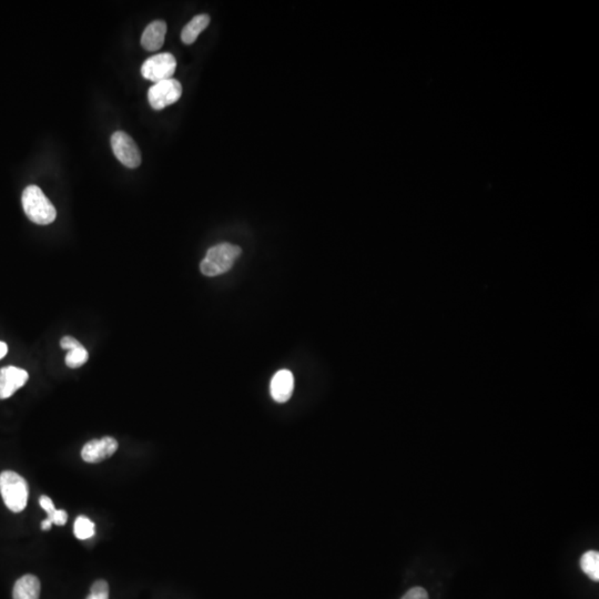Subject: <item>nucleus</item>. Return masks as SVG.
I'll list each match as a JSON object with an SVG mask.
<instances>
[{
	"instance_id": "5",
	"label": "nucleus",
	"mask_w": 599,
	"mask_h": 599,
	"mask_svg": "<svg viewBox=\"0 0 599 599\" xmlns=\"http://www.w3.org/2000/svg\"><path fill=\"white\" fill-rule=\"evenodd\" d=\"M182 95V86L178 80H164L157 82L148 91V100L152 109L162 110L174 105Z\"/></svg>"
},
{
	"instance_id": "19",
	"label": "nucleus",
	"mask_w": 599,
	"mask_h": 599,
	"mask_svg": "<svg viewBox=\"0 0 599 599\" xmlns=\"http://www.w3.org/2000/svg\"><path fill=\"white\" fill-rule=\"evenodd\" d=\"M82 345L78 340L72 337H64L60 340V347L66 351H70V349H76V347H82Z\"/></svg>"
},
{
	"instance_id": "12",
	"label": "nucleus",
	"mask_w": 599,
	"mask_h": 599,
	"mask_svg": "<svg viewBox=\"0 0 599 599\" xmlns=\"http://www.w3.org/2000/svg\"><path fill=\"white\" fill-rule=\"evenodd\" d=\"M210 23V17L206 13L198 15L192 19L188 25L182 29L181 40L184 44L191 45L194 44L196 38L199 37L200 33L207 28Z\"/></svg>"
},
{
	"instance_id": "15",
	"label": "nucleus",
	"mask_w": 599,
	"mask_h": 599,
	"mask_svg": "<svg viewBox=\"0 0 599 599\" xmlns=\"http://www.w3.org/2000/svg\"><path fill=\"white\" fill-rule=\"evenodd\" d=\"M88 359H89V354H88L87 349H84V345H82V347L68 351L65 362H66L67 366L70 367V369H78V367H82V365L86 364Z\"/></svg>"
},
{
	"instance_id": "3",
	"label": "nucleus",
	"mask_w": 599,
	"mask_h": 599,
	"mask_svg": "<svg viewBox=\"0 0 599 599\" xmlns=\"http://www.w3.org/2000/svg\"><path fill=\"white\" fill-rule=\"evenodd\" d=\"M0 494L11 512L21 513L27 506L28 485L21 475L5 471L0 474Z\"/></svg>"
},
{
	"instance_id": "4",
	"label": "nucleus",
	"mask_w": 599,
	"mask_h": 599,
	"mask_svg": "<svg viewBox=\"0 0 599 599\" xmlns=\"http://www.w3.org/2000/svg\"><path fill=\"white\" fill-rule=\"evenodd\" d=\"M176 69L177 60L174 55L164 52L147 59L141 67V74L145 79L157 84L171 79Z\"/></svg>"
},
{
	"instance_id": "18",
	"label": "nucleus",
	"mask_w": 599,
	"mask_h": 599,
	"mask_svg": "<svg viewBox=\"0 0 599 599\" xmlns=\"http://www.w3.org/2000/svg\"><path fill=\"white\" fill-rule=\"evenodd\" d=\"M402 599H429V594L422 587H414L410 589Z\"/></svg>"
},
{
	"instance_id": "2",
	"label": "nucleus",
	"mask_w": 599,
	"mask_h": 599,
	"mask_svg": "<svg viewBox=\"0 0 599 599\" xmlns=\"http://www.w3.org/2000/svg\"><path fill=\"white\" fill-rule=\"evenodd\" d=\"M241 249L230 243H220L210 247L200 264L202 274L217 276L228 272L241 255Z\"/></svg>"
},
{
	"instance_id": "7",
	"label": "nucleus",
	"mask_w": 599,
	"mask_h": 599,
	"mask_svg": "<svg viewBox=\"0 0 599 599\" xmlns=\"http://www.w3.org/2000/svg\"><path fill=\"white\" fill-rule=\"evenodd\" d=\"M118 449V442L111 436L100 440H92L82 447V457L84 461L96 464L105 461L115 454Z\"/></svg>"
},
{
	"instance_id": "10",
	"label": "nucleus",
	"mask_w": 599,
	"mask_h": 599,
	"mask_svg": "<svg viewBox=\"0 0 599 599\" xmlns=\"http://www.w3.org/2000/svg\"><path fill=\"white\" fill-rule=\"evenodd\" d=\"M167 23L157 21L147 26L141 37V46L148 51L159 50L164 46L166 38Z\"/></svg>"
},
{
	"instance_id": "16",
	"label": "nucleus",
	"mask_w": 599,
	"mask_h": 599,
	"mask_svg": "<svg viewBox=\"0 0 599 599\" xmlns=\"http://www.w3.org/2000/svg\"><path fill=\"white\" fill-rule=\"evenodd\" d=\"M87 599H109V586L106 581H97L90 589Z\"/></svg>"
},
{
	"instance_id": "6",
	"label": "nucleus",
	"mask_w": 599,
	"mask_h": 599,
	"mask_svg": "<svg viewBox=\"0 0 599 599\" xmlns=\"http://www.w3.org/2000/svg\"><path fill=\"white\" fill-rule=\"evenodd\" d=\"M111 147L118 160L127 168H138L141 164V153L133 139L123 131L111 135Z\"/></svg>"
},
{
	"instance_id": "14",
	"label": "nucleus",
	"mask_w": 599,
	"mask_h": 599,
	"mask_svg": "<svg viewBox=\"0 0 599 599\" xmlns=\"http://www.w3.org/2000/svg\"><path fill=\"white\" fill-rule=\"evenodd\" d=\"M74 536L79 539H88L95 535V524L86 516L77 518L74 525Z\"/></svg>"
},
{
	"instance_id": "13",
	"label": "nucleus",
	"mask_w": 599,
	"mask_h": 599,
	"mask_svg": "<svg viewBox=\"0 0 599 599\" xmlns=\"http://www.w3.org/2000/svg\"><path fill=\"white\" fill-rule=\"evenodd\" d=\"M581 567L585 574L594 581H599V553L588 551L581 556Z\"/></svg>"
},
{
	"instance_id": "20",
	"label": "nucleus",
	"mask_w": 599,
	"mask_h": 599,
	"mask_svg": "<svg viewBox=\"0 0 599 599\" xmlns=\"http://www.w3.org/2000/svg\"><path fill=\"white\" fill-rule=\"evenodd\" d=\"M8 352V347L5 342L0 341V359L6 357Z\"/></svg>"
},
{
	"instance_id": "17",
	"label": "nucleus",
	"mask_w": 599,
	"mask_h": 599,
	"mask_svg": "<svg viewBox=\"0 0 599 599\" xmlns=\"http://www.w3.org/2000/svg\"><path fill=\"white\" fill-rule=\"evenodd\" d=\"M39 503H40V506L43 508V510L47 513L48 520H52V517H54L55 514H56L57 512L54 502H52L51 498H49L48 496H46V495H43V496H40V498H39Z\"/></svg>"
},
{
	"instance_id": "11",
	"label": "nucleus",
	"mask_w": 599,
	"mask_h": 599,
	"mask_svg": "<svg viewBox=\"0 0 599 599\" xmlns=\"http://www.w3.org/2000/svg\"><path fill=\"white\" fill-rule=\"evenodd\" d=\"M40 581L33 575H25L16 581L13 586V599H39Z\"/></svg>"
},
{
	"instance_id": "8",
	"label": "nucleus",
	"mask_w": 599,
	"mask_h": 599,
	"mask_svg": "<svg viewBox=\"0 0 599 599\" xmlns=\"http://www.w3.org/2000/svg\"><path fill=\"white\" fill-rule=\"evenodd\" d=\"M29 374L16 366L4 367L0 370V400H6L15 394L28 381Z\"/></svg>"
},
{
	"instance_id": "21",
	"label": "nucleus",
	"mask_w": 599,
	"mask_h": 599,
	"mask_svg": "<svg viewBox=\"0 0 599 599\" xmlns=\"http://www.w3.org/2000/svg\"><path fill=\"white\" fill-rule=\"evenodd\" d=\"M51 526H52V523H51V520H48V518L41 523V528H43V530H50Z\"/></svg>"
},
{
	"instance_id": "9",
	"label": "nucleus",
	"mask_w": 599,
	"mask_h": 599,
	"mask_svg": "<svg viewBox=\"0 0 599 599\" xmlns=\"http://www.w3.org/2000/svg\"><path fill=\"white\" fill-rule=\"evenodd\" d=\"M294 378L289 370H281L271 381V396L278 403H286L293 393Z\"/></svg>"
},
{
	"instance_id": "1",
	"label": "nucleus",
	"mask_w": 599,
	"mask_h": 599,
	"mask_svg": "<svg viewBox=\"0 0 599 599\" xmlns=\"http://www.w3.org/2000/svg\"><path fill=\"white\" fill-rule=\"evenodd\" d=\"M21 202L26 215L33 223L47 225L56 220L57 211L54 204L51 203L39 186H27L23 190Z\"/></svg>"
}]
</instances>
